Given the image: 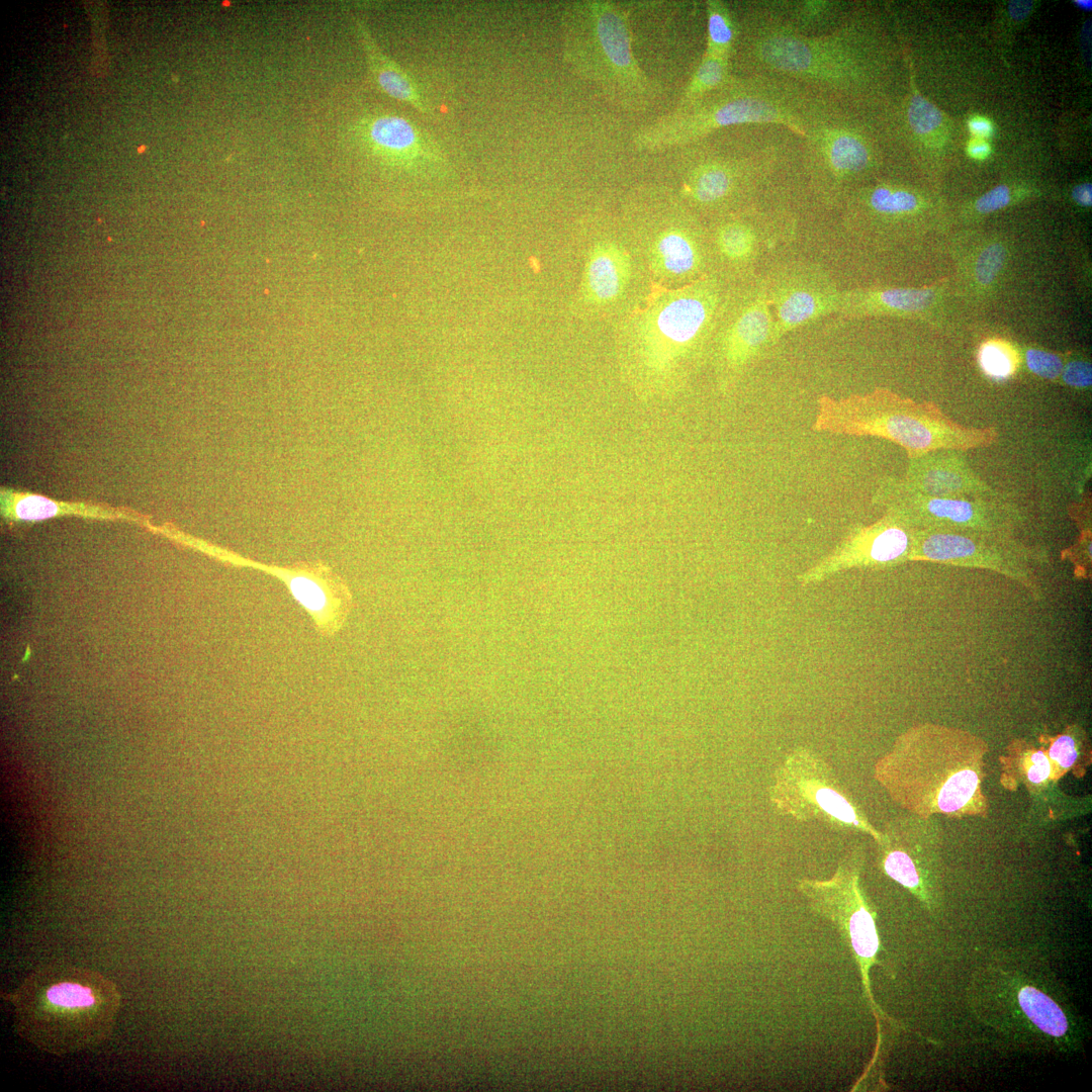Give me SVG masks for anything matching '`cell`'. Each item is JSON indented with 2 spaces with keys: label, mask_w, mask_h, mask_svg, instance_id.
<instances>
[{
  "label": "cell",
  "mask_w": 1092,
  "mask_h": 1092,
  "mask_svg": "<svg viewBox=\"0 0 1092 1092\" xmlns=\"http://www.w3.org/2000/svg\"><path fill=\"white\" fill-rule=\"evenodd\" d=\"M988 750L987 742L970 731L920 724L877 761L875 779L897 805L919 817L987 818Z\"/></svg>",
  "instance_id": "6da1fadb"
},
{
  "label": "cell",
  "mask_w": 1092,
  "mask_h": 1092,
  "mask_svg": "<svg viewBox=\"0 0 1092 1092\" xmlns=\"http://www.w3.org/2000/svg\"><path fill=\"white\" fill-rule=\"evenodd\" d=\"M8 997L18 1034L56 1056L94 1048L107 1039L121 999L111 980L74 966L38 969Z\"/></svg>",
  "instance_id": "7a4b0ae2"
},
{
  "label": "cell",
  "mask_w": 1092,
  "mask_h": 1092,
  "mask_svg": "<svg viewBox=\"0 0 1092 1092\" xmlns=\"http://www.w3.org/2000/svg\"><path fill=\"white\" fill-rule=\"evenodd\" d=\"M825 101L780 77L734 76L726 86L695 104L673 108L635 129L631 146L639 153L666 151L698 143L717 129L742 124L782 125L803 139Z\"/></svg>",
  "instance_id": "3957f363"
},
{
  "label": "cell",
  "mask_w": 1092,
  "mask_h": 1092,
  "mask_svg": "<svg viewBox=\"0 0 1092 1092\" xmlns=\"http://www.w3.org/2000/svg\"><path fill=\"white\" fill-rule=\"evenodd\" d=\"M561 26L563 58L574 75L625 111L655 105L661 90L634 55L627 11L610 0L572 1L563 9Z\"/></svg>",
  "instance_id": "277c9868"
},
{
  "label": "cell",
  "mask_w": 1092,
  "mask_h": 1092,
  "mask_svg": "<svg viewBox=\"0 0 1092 1092\" xmlns=\"http://www.w3.org/2000/svg\"><path fill=\"white\" fill-rule=\"evenodd\" d=\"M812 430L887 439L902 446L909 458L937 449L984 447L997 438L993 429L962 426L934 405L883 389L842 398L820 396Z\"/></svg>",
  "instance_id": "5b68a950"
},
{
  "label": "cell",
  "mask_w": 1092,
  "mask_h": 1092,
  "mask_svg": "<svg viewBox=\"0 0 1092 1092\" xmlns=\"http://www.w3.org/2000/svg\"><path fill=\"white\" fill-rule=\"evenodd\" d=\"M748 50L761 74L844 102L863 76L857 36L845 20L826 32L803 34L769 15L754 29Z\"/></svg>",
  "instance_id": "8992f818"
},
{
  "label": "cell",
  "mask_w": 1092,
  "mask_h": 1092,
  "mask_svg": "<svg viewBox=\"0 0 1092 1092\" xmlns=\"http://www.w3.org/2000/svg\"><path fill=\"white\" fill-rule=\"evenodd\" d=\"M768 798L780 815L817 822L836 831L863 833L876 843L878 830L838 780L831 766L813 751L796 748L779 765Z\"/></svg>",
  "instance_id": "52a82bcc"
},
{
  "label": "cell",
  "mask_w": 1092,
  "mask_h": 1092,
  "mask_svg": "<svg viewBox=\"0 0 1092 1092\" xmlns=\"http://www.w3.org/2000/svg\"><path fill=\"white\" fill-rule=\"evenodd\" d=\"M873 502L914 530L975 531L1015 535L1023 515L1002 497H939L919 493L901 478L883 479Z\"/></svg>",
  "instance_id": "ba28073f"
},
{
  "label": "cell",
  "mask_w": 1092,
  "mask_h": 1092,
  "mask_svg": "<svg viewBox=\"0 0 1092 1092\" xmlns=\"http://www.w3.org/2000/svg\"><path fill=\"white\" fill-rule=\"evenodd\" d=\"M912 547L907 560L992 570L1019 582L1039 599L1035 566L1050 562L1044 550L1023 543L1015 535L950 530L912 529Z\"/></svg>",
  "instance_id": "9c48e42d"
},
{
  "label": "cell",
  "mask_w": 1092,
  "mask_h": 1092,
  "mask_svg": "<svg viewBox=\"0 0 1092 1092\" xmlns=\"http://www.w3.org/2000/svg\"><path fill=\"white\" fill-rule=\"evenodd\" d=\"M863 860V847L854 845L839 859L831 878H803L797 881V889L812 911L838 930L867 978L868 969L876 961L880 940L875 913L860 886Z\"/></svg>",
  "instance_id": "30bf717a"
},
{
  "label": "cell",
  "mask_w": 1092,
  "mask_h": 1092,
  "mask_svg": "<svg viewBox=\"0 0 1092 1092\" xmlns=\"http://www.w3.org/2000/svg\"><path fill=\"white\" fill-rule=\"evenodd\" d=\"M804 142V166L827 201H844L848 189L872 163L871 149L845 117V109L826 101L810 122Z\"/></svg>",
  "instance_id": "8fae6325"
},
{
  "label": "cell",
  "mask_w": 1092,
  "mask_h": 1092,
  "mask_svg": "<svg viewBox=\"0 0 1092 1092\" xmlns=\"http://www.w3.org/2000/svg\"><path fill=\"white\" fill-rule=\"evenodd\" d=\"M716 304V291L706 283L665 297L642 321L640 338L644 349L658 359L687 351L704 334Z\"/></svg>",
  "instance_id": "7c38bea8"
},
{
  "label": "cell",
  "mask_w": 1092,
  "mask_h": 1092,
  "mask_svg": "<svg viewBox=\"0 0 1092 1092\" xmlns=\"http://www.w3.org/2000/svg\"><path fill=\"white\" fill-rule=\"evenodd\" d=\"M778 161L772 146L745 155H702L685 176L684 193L698 206H722L761 182Z\"/></svg>",
  "instance_id": "4fadbf2b"
},
{
  "label": "cell",
  "mask_w": 1092,
  "mask_h": 1092,
  "mask_svg": "<svg viewBox=\"0 0 1092 1092\" xmlns=\"http://www.w3.org/2000/svg\"><path fill=\"white\" fill-rule=\"evenodd\" d=\"M235 564L266 571L281 580L293 599L310 616L324 637L335 635L343 627L352 607V595L346 582L322 565L279 567L234 558Z\"/></svg>",
  "instance_id": "5bb4252c"
},
{
  "label": "cell",
  "mask_w": 1092,
  "mask_h": 1092,
  "mask_svg": "<svg viewBox=\"0 0 1092 1092\" xmlns=\"http://www.w3.org/2000/svg\"><path fill=\"white\" fill-rule=\"evenodd\" d=\"M356 131L363 146L388 165L412 172L435 171L445 165L440 146L404 116L370 114L358 122Z\"/></svg>",
  "instance_id": "9a60e30c"
},
{
  "label": "cell",
  "mask_w": 1092,
  "mask_h": 1092,
  "mask_svg": "<svg viewBox=\"0 0 1092 1092\" xmlns=\"http://www.w3.org/2000/svg\"><path fill=\"white\" fill-rule=\"evenodd\" d=\"M878 845L883 872L911 892L922 890V864L931 861L942 845L939 829L930 821L909 813L889 820Z\"/></svg>",
  "instance_id": "2e32d148"
},
{
  "label": "cell",
  "mask_w": 1092,
  "mask_h": 1092,
  "mask_svg": "<svg viewBox=\"0 0 1092 1092\" xmlns=\"http://www.w3.org/2000/svg\"><path fill=\"white\" fill-rule=\"evenodd\" d=\"M766 291L772 322V344L787 333L818 317L837 312L839 294L815 272H789Z\"/></svg>",
  "instance_id": "e0dca14e"
},
{
  "label": "cell",
  "mask_w": 1092,
  "mask_h": 1092,
  "mask_svg": "<svg viewBox=\"0 0 1092 1092\" xmlns=\"http://www.w3.org/2000/svg\"><path fill=\"white\" fill-rule=\"evenodd\" d=\"M913 532L885 514L875 524L853 531L828 557L812 570L813 576L850 566L891 565L907 560Z\"/></svg>",
  "instance_id": "ac0fdd59"
},
{
  "label": "cell",
  "mask_w": 1092,
  "mask_h": 1092,
  "mask_svg": "<svg viewBox=\"0 0 1092 1092\" xmlns=\"http://www.w3.org/2000/svg\"><path fill=\"white\" fill-rule=\"evenodd\" d=\"M960 450L937 449L909 458L903 483L929 496L939 497H1002L986 483L959 453Z\"/></svg>",
  "instance_id": "d6986e66"
},
{
  "label": "cell",
  "mask_w": 1092,
  "mask_h": 1092,
  "mask_svg": "<svg viewBox=\"0 0 1092 1092\" xmlns=\"http://www.w3.org/2000/svg\"><path fill=\"white\" fill-rule=\"evenodd\" d=\"M772 344V322L766 291L760 292L728 331L723 353L733 368L745 366Z\"/></svg>",
  "instance_id": "ffe728a7"
},
{
  "label": "cell",
  "mask_w": 1092,
  "mask_h": 1092,
  "mask_svg": "<svg viewBox=\"0 0 1092 1092\" xmlns=\"http://www.w3.org/2000/svg\"><path fill=\"white\" fill-rule=\"evenodd\" d=\"M631 261L626 251L612 242H600L589 252L583 275L585 299L606 304L619 298L630 280Z\"/></svg>",
  "instance_id": "44dd1931"
},
{
  "label": "cell",
  "mask_w": 1092,
  "mask_h": 1092,
  "mask_svg": "<svg viewBox=\"0 0 1092 1092\" xmlns=\"http://www.w3.org/2000/svg\"><path fill=\"white\" fill-rule=\"evenodd\" d=\"M355 24L369 70L377 86L391 98L406 103L421 113L429 114L431 107L415 78L381 51L362 21L357 19Z\"/></svg>",
  "instance_id": "7402d4cb"
},
{
  "label": "cell",
  "mask_w": 1092,
  "mask_h": 1092,
  "mask_svg": "<svg viewBox=\"0 0 1092 1092\" xmlns=\"http://www.w3.org/2000/svg\"><path fill=\"white\" fill-rule=\"evenodd\" d=\"M1000 784L1008 791L1023 785L1030 795L1038 794L1052 783V767L1042 746L1024 739H1014L999 756Z\"/></svg>",
  "instance_id": "603a6c76"
},
{
  "label": "cell",
  "mask_w": 1092,
  "mask_h": 1092,
  "mask_svg": "<svg viewBox=\"0 0 1092 1092\" xmlns=\"http://www.w3.org/2000/svg\"><path fill=\"white\" fill-rule=\"evenodd\" d=\"M651 261L655 271L664 276L685 277L700 269L702 254L688 230L670 226L656 236L651 246Z\"/></svg>",
  "instance_id": "cb8c5ba5"
},
{
  "label": "cell",
  "mask_w": 1092,
  "mask_h": 1092,
  "mask_svg": "<svg viewBox=\"0 0 1092 1092\" xmlns=\"http://www.w3.org/2000/svg\"><path fill=\"white\" fill-rule=\"evenodd\" d=\"M1052 767V783L1072 772L1083 779L1092 763L1091 744L1085 730L1078 725L1068 726L1054 737L1040 739Z\"/></svg>",
  "instance_id": "d4e9b609"
},
{
  "label": "cell",
  "mask_w": 1092,
  "mask_h": 1092,
  "mask_svg": "<svg viewBox=\"0 0 1092 1092\" xmlns=\"http://www.w3.org/2000/svg\"><path fill=\"white\" fill-rule=\"evenodd\" d=\"M845 4L829 0H801L789 4L788 18L782 20L803 34H818L831 30L845 20Z\"/></svg>",
  "instance_id": "484cf974"
},
{
  "label": "cell",
  "mask_w": 1092,
  "mask_h": 1092,
  "mask_svg": "<svg viewBox=\"0 0 1092 1092\" xmlns=\"http://www.w3.org/2000/svg\"><path fill=\"white\" fill-rule=\"evenodd\" d=\"M705 6L707 28L704 55L731 61L739 35L732 13L721 0H707Z\"/></svg>",
  "instance_id": "4316f807"
},
{
  "label": "cell",
  "mask_w": 1092,
  "mask_h": 1092,
  "mask_svg": "<svg viewBox=\"0 0 1092 1092\" xmlns=\"http://www.w3.org/2000/svg\"><path fill=\"white\" fill-rule=\"evenodd\" d=\"M734 76L731 61L703 54L674 109L687 108L726 86Z\"/></svg>",
  "instance_id": "83f0119b"
},
{
  "label": "cell",
  "mask_w": 1092,
  "mask_h": 1092,
  "mask_svg": "<svg viewBox=\"0 0 1092 1092\" xmlns=\"http://www.w3.org/2000/svg\"><path fill=\"white\" fill-rule=\"evenodd\" d=\"M1019 1004L1027 1017L1043 1032L1062 1036L1068 1022L1060 1007L1042 992L1024 987L1018 994Z\"/></svg>",
  "instance_id": "f1b7e54d"
},
{
  "label": "cell",
  "mask_w": 1092,
  "mask_h": 1092,
  "mask_svg": "<svg viewBox=\"0 0 1092 1092\" xmlns=\"http://www.w3.org/2000/svg\"><path fill=\"white\" fill-rule=\"evenodd\" d=\"M878 215L898 217L914 212L919 200L917 196L903 188L880 185L869 190L864 195L860 193L851 196Z\"/></svg>",
  "instance_id": "f546056e"
},
{
  "label": "cell",
  "mask_w": 1092,
  "mask_h": 1092,
  "mask_svg": "<svg viewBox=\"0 0 1092 1092\" xmlns=\"http://www.w3.org/2000/svg\"><path fill=\"white\" fill-rule=\"evenodd\" d=\"M716 245L720 253L731 261H745L754 254L757 236L754 229L742 220H729L716 232Z\"/></svg>",
  "instance_id": "4dcf8cb0"
},
{
  "label": "cell",
  "mask_w": 1092,
  "mask_h": 1092,
  "mask_svg": "<svg viewBox=\"0 0 1092 1092\" xmlns=\"http://www.w3.org/2000/svg\"><path fill=\"white\" fill-rule=\"evenodd\" d=\"M907 120L912 131L924 138L939 128L943 116L936 106L914 90L907 108Z\"/></svg>",
  "instance_id": "1f68e13d"
},
{
  "label": "cell",
  "mask_w": 1092,
  "mask_h": 1092,
  "mask_svg": "<svg viewBox=\"0 0 1092 1092\" xmlns=\"http://www.w3.org/2000/svg\"><path fill=\"white\" fill-rule=\"evenodd\" d=\"M980 363L984 371L994 378H1005L1013 370V363L1007 351L996 345L986 344L980 352Z\"/></svg>",
  "instance_id": "d6a6232c"
},
{
  "label": "cell",
  "mask_w": 1092,
  "mask_h": 1092,
  "mask_svg": "<svg viewBox=\"0 0 1092 1092\" xmlns=\"http://www.w3.org/2000/svg\"><path fill=\"white\" fill-rule=\"evenodd\" d=\"M1005 256V249L999 244L987 247L980 254L975 269L979 283L988 285L993 282L1003 266Z\"/></svg>",
  "instance_id": "836d02e7"
},
{
  "label": "cell",
  "mask_w": 1092,
  "mask_h": 1092,
  "mask_svg": "<svg viewBox=\"0 0 1092 1092\" xmlns=\"http://www.w3.org/2000/svg\"><path fill=\"white\" fill-rule=\"evenodd\" d=\"M1025 358L1030 371L1046 379L1059 377L1064 367L1059 356L1041 350L1029 349Z\"/></svg>",
  "instance_id": "e575fe53"
},
{
  "label": "cell",
  "mask_w": 1092,
  "mask_h": 1092,
  "mask_svg": "<svg viewBox=\"0 0 1092 1092\" xmlns=\"http://www.w3.org/2000/svg\"><path fill=\"white\" fill-rule=\"evenodd\" d=\"M55 514V504L37 496L24 498L16 506V515L23 520H39Z\"/></svg>",
  "instance_id": "d590c367"
},
{
  "label": "cell",
  "mask_w": 1092,
  "mask_h": 1092,
  "mask_svg": "<svg viewBox=\"0 0 1092 1092\" xmlns=\"http://www.w3.org/2000/svg\"><path fill=\"white\" fill-rule=\"evenodd\" d=\"M1010 200V189L1002 184L981 196L976 201L975 207L981 213H989L1007 206Z\"/></svg>",
  "instance_id": "8d00e7d4"
},
{
  "label": "cell",
  "mask_w": 1092,
  "mask_h": 1092,
  "mask_svg": "<svg viewBox=\"0 0 1092 1092\" xmlns=\"http://www.w3.org/2000/svg\"><path fill=\"white\" fill-rule=\"evenodd\" d=\"M1061 374L1065 383L1074 387H1088L1092 383L1091 364L1085 361L1069 362Z\"/></svg>",
  "instance_id": "74e56055"
},
{
  "label": "cell",
  "mask_w": 1092,
  "mask_h": 1092,
  "mask_svg": "<svg viewBox=\"0 0 1092 1092\" xmlns=\"http://www.w3.org/2000/svg\"><path fill=\"white\" fill-rule=\"evenodd\" d=\"M968 127L975 139L984 140L989 138L993 132V125L991 121L982 116H974L968 121Z\"/></svg>",
  "instance_id": "f35d334b"
},
{
  "label": "cell",
  "mask_w": 1092,
  "mask_h": 1092,
  "mask_svg": "<svg viewBox=\"0 0 1092 1092\" xmlns=\"http://www.w3.org/2000/svg\"><path fill=\"white\" fill-rule=\"evenodd\" d=\"M1033 2L1029 0H1013L1008 3V12L1012 19L1020 21L1025 19L1031 12Z\"/></svg>",
  "instance_id": "ab89813d"
},
{
  "label": "cell",
  "mask_w": 1092,
  "mask_h": 1092,
  "mask_svg": "<svg viewBox=\"0 0 1092 1092\" xmlns=\"http://www.w3.org/2000/svg\"><path fill=\"white\" fill-rule=\"evenodd\" d=\"M1073 200L1084 207H1090L1092 205V185L1091 183H1082L1075 186L1072 190Z\"/></svg>",
  "instance_id": "60d3db41"
},
{
  "label": "cell",
  "mask_w": 1092,
  "mask_h": 1092,
  "mask_svg": "<svg viewBox=\"0 0 1092 1092\" xmlns=\"http://www.w3.org/2000/svg\"><path fill=\"white\" fill-rule=\"evenodd\" d=\"M967 151L972 158L983 160L990 155L991 147L985 140L974 139L969 143Z\"/></svg>",
  "instance_id": "b9f144b4"
},
{
  "label": "cell",
  "mask_w": 1092,
  "mask_h": 1092,
  "mask_svg": "<svg viewBox=\"0 0 1092 1092\" xmlns=\"http://www.w3.org/2000/svg\"><path fill=\"white\" fill-rule=\"evenodd\" d=\"M1074 3L1079 8H1081L1083 10H1086V11H1088V10L1090 11L1091 7H1092V2L1090 0H1076V1H1074Z\"/></svg>",
  "instance_id": "7bdbcfd3"
}]
</instances>
